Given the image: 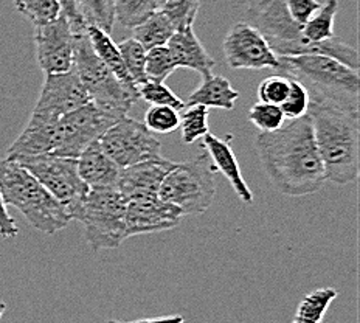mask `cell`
<instances>
[{"label": "cell", "mask_w": 360, "mask_h": 323, "mask_svg": "<svg viewBox=\"0 0 360 323\" xmlns=\"http://www.w3.org/2000/svg\"><path fill=\"white\" fill-rule=\"evenodd\" d=\"M255 145L270 184L284 196H309L325 185V167L307 114L274 132H259Z\"/></svg>", "instance_id": "obj_1"}, {"label": "cell", "mask_w": 360, "mask_h": 323, "mask_svg": "<svg viewBox=\"0 0 360 323\" xmlns=\"http://www.w3.org/2000/svg\"><path fill=\"white\" fill-rule=\"evenodd\" d=\"M315 145L325 167L326 182L354 184L360 168L359 112L331 103L309 101Z\"/></svg>", "instance_id": "obj_2"}, {"label": "cell", "mask_w": 360, "mask_h": 323, "mask_svg": "<svg viewBox=\"0 0 360 323\" xmlns=\"http://www.w3.org/2000/svg\"><path fill=\"white\" fill-rule=\"evenodd\" d=\"M252 25L266 37L276 56L326 55L359 72V51L333 37L323 42L307 41L302 25L290 18L284 0H249Z\"/></svg>", "instance_id": "obj_3"}, {"label": "cell", "mask_w": 360, "mask_h": 323, "mask_svg": "<svg viewBox=\"0 0 360 323\" xmlns=\"http://www.w3.org/2000/svg\"><path fill=\"white\" fill-rule=\"evenodd\" d=\"M280 69L302 82L309 101L331 103L359 112V72L326 55L280 56Z\"/></svg>", "instance_id": "obj_4"}, {"label": "cell", "mask_w": 360, "mask_h": 323, "mask_svg": "<svg viewBox=\"0 0 360 323\" xmlns=\"http://www.w3.org/2000/svg\"><path fill=\"white\" fill-rule=\"evenodd\" d=\"M0 193L6 207L18 208L42 234H58L72 221L65 207L51 196L39 180L8 157L0 159Z\"/></svg>", "instance_id": "obj_5"}, {"label": "cell", "mask_w": 360, "mask_h": 323, "mask_svg": "<svg viewBox=\"0 0 360 323\" xmlns=\"http://www.w3.org/2000/svg\"><path fill=\"white\" fill-rule=\"evenodd\" d=\"M73 70L96 108L114 115L126 117L139 95L127 90L101 59L89 41L86 28L77 30L73 37Z\"/></svg>", "instance_id": "obj_6"}, {"label": "cell", "mask_w": 360, "mask_h": 323, "mask_svg": "<svg viewBox=\"0 0 360 323\" xmlns=\"http://www.w3.org/2000/svg\"><path fill=\"white\" fill-rule=\"evenodd\" d=\"M212 159L207 153L179 162L160 185L159 198L185 215H202L212 207L216 182Z\"/></svg>", "instance_id": "obj_7"}, {"label": "cell", "mask_w": 360, "mask_h": 323, "mask_svg": "<svg viewBox=\"0 0 360 323\" xmlns=\"http://www.w3.org/2000/svg\"><path fill=\"white\" fill-rule=\"evenodd\" d=\"M79 222L94 251L117 249L126 236V199L118 189H89Z\"/></svg>", "instance_id": "obj_8"}, {"label": "cell", "mask_w": 360, "mask_h": 323, "mask_svg": "<svg viewBox=\"0 0 360 323\" xmlns=\"http://www.w3.org/2000/svg\"><path fill=\"white\" fill-rule=\"evenodd\" d=\"M10 159V157H8ZM20 167L28 170L49 190L59 204L65 207L72 220H81L82 205L89 193V186L78 175L77 159L53 154L19 156L14 157Z\"/></svg>", "instance_id": "obj_9"}, {"label": "cell", "mask_w": 360, "mask_h": 323, "mask_svg": "<svg viewBox=\"0 0 360 323\" xmlns=\"http://www.w3.org/2000/svg\"><path fill=\"white\" fill-rule=\"evenodd\" d=\"M100 145L120 170L162 157V144L145 123L122 117L103 134Z\"/></svg>", "instance_id": "obj_10"}, {"label": "cell", "mask_w": 360, "mask_h": 323, "mask_svg": "<svg viewBox=\"0 0 360 323\" xmlns=\"http://www.w3.org/2000/svg\"><path fill=\"white\" fill-rule=\"evenodd\" d=\"M114 115L98 109L90 101L59 120V141L53 156L78 159L84 149L98 141L114 125Z\"/></svg>", "instance_id": "obj_11"}, {"label": "cell", "mask_w": 360, "mask_h": 323, "mask_svg": "<svg viewBox=\"0 0 360 323\" xmlns=\"http://www.w3.org/2000/svg\"><path fill=\"white\" fill-rule=\"evenodd\" d=\"M225 61L231 69H280V59L270 49L266 37L249 22L231 25L224 44Z\"/></svg>", "instance_id": "obj_12"}, {"label": "cell", "mask_w": 360, "mask_h": 323, "mask_svg": "<svg viewBox=\"0 0 360 323\" xmlns=\"http://www.w3.org/2000/svg\"><path fill=\"white\" fill-rule=\"evenodd\" d=\"M75 30L64 14L45 25L34 27L36 61L45 75L69 72L73 67Z\"/></svg>", "instance_id": "obj_13"}, {"label": "cell", "mask_w": 360, "mask_h": 323, "mask_svg": "<svg viewBox=\"0 0 360 323\" xmlns=\"http://www.w3.org/2000/svg\"><path fill=\"white\" fill-rule=\"evenodd\" d=\"M184 213L159 194L134 196L126 199V236L159 234L179 225Z\"/></svg>", "instance_id": "obj_14"}, {"label": "cell", "mask_w": 360, "mask_h": 323, "mask_svg": "<svg viewBox=\"0 0 360 323\" xmlns=\"http://www.w3.org/2000/svg\"><path fill=\"white\" fill-rule=\"evenodd\" d=\"M90 103L86 89L82 87L73 67L65 73L45 75V81L34 110L63 118L84 104Z\"/></svg>", "instance_id": "obj_15"}, {"label": "cell", "mask_w": 360, "mask_h": 323, "mask_svg": "<svg viewBox=\"0 0 360 323\" xmlns=\"http://www.w3.org/2000/svg\"><path fill=\"white\" fill-rule=\"evenodd\" d=\"M59 120L47 112L33 110L14 144L10 146L6 157L14 159L19 156L53 154L59 141Z\"/></svg>", "instance_id": "obj_16"}, {"label": "cell", "mask_w": 360, "mask_h": 323, "mask_svg": "<svg viewBox=\"0 0 360 323\" xmlns=\"http://www.w3.org/2000/svg\"><path fill=\"white\" fill-rule=\"evenodd\" d=\"M176 163L177 162L165 159V157H155L151 160L131 165V167L120 170L117 189L124 199L159 194L162 182L168 172L176 167Z\"/></svg>", "instance_id": "obj_17"}, {"label": "cell", "mask_w": 360, "mask_h": 323, "mask_svg": "<svg viewBox=\"0 0 360 323\" xmlns=\"http://www.w3.org/2000/svg\"><path fill=\"white\" fill-rule=\"evenodd\" d=\"M204 141V148L207 149V154L212 159L213 167L216 171L229 179V182L233 186L238 198L241 199L244 204H252L253 202V193L249 189V185L243 177L241 168L236 160V156L233 149L230 146L231 135H227V139H221L217 135L208 132L205 137H202Z\"/></svg>", "instance_id": "obj_18"}, {"label": "cell", "mask_w": 360, "mask_h": 323, "mask_svg": "<svg viewBox=\"0 0 360 323\" xmlns=\"http://www.w3.org/2000/svg\"><path fill=\"white\" fill-rule=\"evenodd\" d=\"M167 47L176 67L191 69L200 73L202 78L208 77L216 65V61L208 55V51L199 41L196 33H194L193 27L174 32Z\"/></svg>", "instance_id": "obj_19"}, {"label": "cell", "mask_w": 360, "mask_h": 323, "mask_svg": "<svg viewBox=\"0 0 360 323\" xmlns=\"http://www.w3.org/2000/svg\"><path fill=\"white\" fill-rule=\"evenodd\" d=\"M78 175L89 189H117L120 168L98 141L89 145L77 159Z\"/></svg>", "instance_id": "obj_20"}, {"label": "cell", "mask_w": 360, "mask_h": 323, "mask_svg": "<svg viewBox=\"0 0 360 323\" xmlns=\"http://www.w3.org/2000/svg\"><path fill=\"white\" fill-rule=\"evenodd\" d=\"M239 99V92L230 84V81L219 75L210 73L202 78V84L188 96L185 106H205L224 110H233Z\"/></svg>", "instance_id": "obj_21"}, {"label": "cell", "mask_w": 360, "mask_h": 323, "mask_svg": "<svg viewBox=\"0 0 360 323\" xmlns=\"http://www.w3.org/2000/svg\"><path fill=\"white\" fill-rule=\"evenodd\" d=\"M86 33L89 36L90 44H92L94 51L104 63V65H106L108 69L115 75L117 80L122 82L127 90H131V92L139 95L137 86L134 84L129 73H127L122 53H120L117 44L112 41L110 34L94 25H86Z\"/></svg>", "instance_id": "obj_22"}, {"label": "cell", "mask_w": 360, "mask_h": 323, "mask_svg": "<svg viewBox=\"0 0 360 323\" xmlns=\"http://www.w3.org/2000/svg\"><path fill=\"white\" fill-rule=\"evenodd\" d=\"M174 27L168 18L157 10L141 24L132 28V39L137 41L146 51L157 47H165L174 34Z\"/></svg>", "instance_id": "obj_23"}, {"label": "cell", "mask_w": 360, "mask_h": 323, "mask_svg": "<svg viewBox=\"0 0 360 323\" xmlns=\"http://www.w3.org/2000/svg\"><path fill=\"white\" fill-rule=\"evenodd\" d=\"M337 296L339 292L329 286L309 292L297 306L292 323H321Z\"/></svg>", "instance_id": "obj_24"}, {"label": "cell", "mask_w": 360, "mask_h": 323, "mask_svg": "<svg viewBox=\"0 0 360 323\" xmlns=\"http://www.w3.org/2000/svg\"><path fill=\"white\" fill-rule=\"evenodd\" d=\"M339 2L337 0H326L320 5V8L307 19L302 28V33L307 41L311 42H323L333 39L334 36V19Z\"/></svg>", "instance_id": "obj_25"}, {"label": "cell", "mask_w": 360, "mask_h": 323, "mask_svg": "<svg viewBox=\"0 0 360 323\" xmlns=\"http://www.w3.org/2000/svg\"><path fill=\"white\" fill-rule=\"evenodd\" d=\"M77 10L86 25L98 27L106 33L114 28V4L112 0H75Z\"/></svg>", "instance_id": "obj_26"}, {"label": "cell", "mask_w": 360, "mask_h": 323, "mask_svg": "<svg viewBox=\"0 0 360 323\" xmlns=\"http://www.w3.org/2000/svg\"><path fill=\"white\" fill-rule=\"evenodd\" d=\"M112 4L115 20L131 30L157 11L155 0H112Z\"/></svg>", "instance_id": "obj_27"}, {"label": "cell", "mask_w": 360, "mask_h": 323, "mask_svg": "<svg viewBox=\"0 0 360 323\" xmlns=\"http://www.w3.org/2000/svg\"><path fill=\"white\" fill-rule=\"evenodd\" d=\"M14 6L34 27L50 24L63 14L59 0H14Z\"/></svg>", "instance_id": "obj_28"}, {"label": "cell", "mask_w": 360, "mask_h": 323, "mask_svg": "<svg viewBox=\"0 0 360 323\" xmlns=\"http://www.w3.org/2000/svg\"><path fill=\"white\" fill-rule=\"evenodd\" d=\"M117 47L122 53L123 63L127 73H129L131 80L134 81L135 86H141L148 81L146 78V50L141 47V45L129 37V39H124L120 44H117Z\"/></svg>", "instance_id": "obj_29"}, {"label": "cell", "mask_w": 360, "mask_h": 323, "mask_svg": "<svg viewBox=\"0 0 360 323\" xmlns=\"http://www.w3.org/2000/svg\"><path fill=\"white\" fill-rule=\"evenodd\" d=\"M199 6V0H163L159 6V11L168 18L171 25L174 27L176 32H179V30L193 27Z\"/></svg>", "instance_id": "obj_30"}, {"label": "cell", "mask_w": 360, "mask_h": 323, "mask_svg": "<svg viewBox=\"0 0 360 323\" xmlns=\"http://www.w3.org/2000/svg\"><path fill=\"white\" fill-rule=\"evenodd\" d=\"M180 131L184 144L191 145L210 132L208 109L205 106H190L180 117Z\"/></svg>", "instance_id": "obj_31"}, {"label": "cell", "mask_w": 360, "mask_h": 323, "mask_svg": "<svg viewBox=\"0 0 360 323\" xmlns=\"http://www.w3.org/2000/svg\"><path fill=\"white\" fill-rule=\"evenodd\" d=\"M137 90L139 99L153 104V106H169L176 110L185 109L184 100H180L165 82L146 81L145 84L139 86Z\"/></svg>", "instance_id": "obj_32"}, {"label": "cell", "mask_w": 360, "mask_h": 323, "mask_svg": "<svg viewBox=\"0 0 360 323\" xmlns=\"http://www.w3.org/2000/svg\"><path fill=\"white\" fill-rule=\"evenodd\" d=\"M249 120L255 127H258L259 132H274L280 129L286 118L280 106L258 101L249 110Z\"/></svg>", "instance_id": "obj_33"}, {"label": "cell", "mask_w": 360, "mask_h": 323, "mask_svg": "<svg viewBox=\"0 0 360 323\" xmlns=\"http://www.w3.org/2000/svg\"><path fill=\"white\" fill-rule=\"evenodd\" d=\"M177 67L172 61L171 53L167 45L165 47H157L146 51V78L148 81L165 82L169 75L174 72Z\"/></svg>", "instance_id": "obj_34"}, {"label": "cell", "mask_w": 360, "mask_h": 323, "mask_svg": "<svg viewBox=\"0 0 360 323\" xmlns=\"http://www.w3.org/2000/svg\"><path fill=\"white\" fill-rule=\"evenodd\" d=\"M145 126L153 134H171L179 129L180 115L179 110L169 106H151L146 110Z\"/></svg>", "instance_id": "obj_35"}, {"label": "cell", "mask_w": 360, "mask_h": 323, "mask_svg": "<svg viewBox=\"0 0 360 323\" xmlns=\"http://www.w3.org/2000/svg\"><path fill=\"white\" fill-rule=\"evenodd\" d=\"M289 94L280 108L283 110L284 118L297 120L307 114V109H309V95H307V90L302 82L294 78H289Z\"/></svg>", "instance_id": "obj_36"}, {"label": "cell", "mask_w": 360, "mask_h": 323, "mask_svg": "<svg viewBox=\"0 0 360 323\" xmlns=\"http://www.w3.org/2000/svg\"><path fill=\"white\" fill-rule=\"evenodd\" d=\"M289 87L290 81L288 77L274 75V77H269L264 81H261V84L258 86V100L261 103L281 106L289 94Z\"/></svg>", "instance_id": "obj_37"}, {"label": "cell", "mask_w": 360, "mask_h": 323, "mask_svg": "<svg viewBox=\"0 0 360 323\" xmlns=\"http://www.w3.org/2000/svg\"><path fill=\"white\" fill-rule=\"evenodd\" d=\"M284 2H286L290 18L302 27L321 5L319 0H284Z\"/></svg>", "instance_id": "obj_38"}, {"label": "cell", "mask_w": 360, "mask_h": 323, "mask_svg": "<svg viewBox=\"0 0 360 323\" xmlns=\"http://www.w3.org/2000/svg\"><path fill=\"white\" fill-rule=\"evenodd\" d=\"M19 235V227L14 217L8 213V208H6L2 193H0V236L8 239V238H16Z\"/></svg>", "instance_id": "obj_39"}, {"label": "cell", "mask_w": 360, "mask_h": 323, "mask_svg": "<svg viewBox=\"0 0 360 323\" xmlns=\"http://www.w3.org/2000/svg\"><path fill=\"white\" fill-rule=\"evenodd\" d=\"M59 4H61L63 14L70 20V24H72L75 32H77V30L86 28L84 20L81 19L79 13L77 10V5H75V0H59Z\"/></svg>", "instance_id": "obj_40"}, {"label": "cell", "mask_w": 360, "mask_h": 323, "mask_svg": "<svg viewBox=\"0 0 360 323\" xmlns=\"http://www.w3.org/2000/svg\"><path fill=\"white\" fill-rule=\"evenodd\" d=\"M109 323H185L184 315H163V317H151V319H140L132 322H123V320H112Z\"/></svg>", "instance_id": "obj_41"}, {"label": "cell", "mask_w": 360, "mask_h": 323, "mask_svg": "<svg viewBox=\"0 0 360 323\" xmlns=\"http://www.w3.org/2000/svg\"><path fill=\"white\" fill-rule=\"evenodd\" d=\"M5 311H6V305L2 302V300H0V320H2Z\"/></svg>", "instance_id": "obj_42"}, {"label": "cell", "mask_w": 360, "mask_h": 323, "mask_svg": "<svg viewBox=\"0 0 360 323\" xmlns=\"http://www.w3.org/2000/svg\"><path fill=\"white\" fill-rule=\"evenodd\" d=\"M163 2V0H155V4H157V10H159V6H160V4Z\"/></svg>", "instance_id": "obj_43"}]
</instances>
